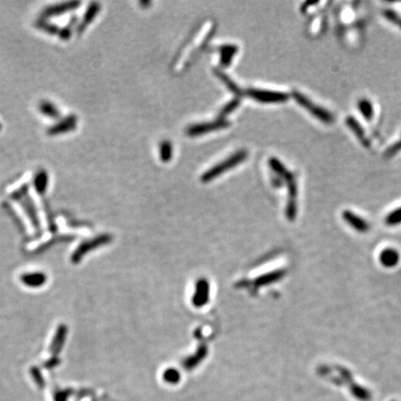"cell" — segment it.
Wrapping results in <instances>:
<instances>
[{
  "label": "cell",
  "instance_id": "6da1fadb",
  "mask_svg": "<svg viewBox=\"0 0 401 401\" xmlns=\"http://www.w3.org/2000/svg\"><path fill=\"white\" fill-rule=\"evenodd\" d=\"M293 98L297 100V103L302 106L306 110L308 111L314 117H316L319 121L324 124H333L335 122V116L330 111L326 110L323 107L319 106L313 102L311 99H308L307 96L300 93L298 91L293 92Z\"/></svg>",
  "mask_w": 401,
  "mask_h": 401
},
{
  "label": "cell",
  "instance_id": "7a4b0ae2",
  "mask_svg": "<svg viewBox=\"0 0 401 401\" xmlns=\"http://www.w3.org/2000/svg\"><path fill=\"white\" fill-rule=\"evenodd\" d=\"M346 124L347 127L355 135V137L358 139V141L361 143L362 146L366 148H369L371 146V141L366 135L365 129L363 128L361 124L357 121L354 116H347L346 118Z\"/></svg>",
  "mask_w": 401,
  "mask_h": 401
},
{
  "label": "cell",
  "instance_id": "3957f363",
  "mask_svg": "<svg viewBox=\"0 0 401 401\" xmlns=\"http://www.w3.org/2000/svg\"><path fill=\"white\" fill-rule=\"evenodd\" d=\"M252 97L264 102H284L289 96L283 92L278 91H251Z\"/></svg>",
  "mask_w": 401,
  "mask_h": 401
},
{
  "label": "cell",
  "instance_id": "277c9868",
  "mask_svg": "<svg viewBox=\"0 0 401 401\" xmlns=\"http://www.w3.org/2000/svg\"><path fill=\"white\" fill-rule=\"evenodd\" d=\"M79 5H80V2L71 1V2H63L61 4L50 6V7H48L47 9H45L43 12H42V16H43V18L57 16V15L61 14V13H64V12H67V11L77 9Z\"/></svg>",
  "mask_w": 401,
  "mask_h": 401
},
{
  "label": "cell",
  "instance_id": "5b68a950",
  "mask_svg": "<svg viewBox=\"0 0 401 401\" xmlns=\"http://www.w3.org/2000/svg\"><path fill=\"white\" fill-rule=\"evenodd\" d=\"M77 126V117L75 116H70L64 118L63 120L58 122L53 127H50L48 130L50 135H58L61 133L69 132L76 128Z\"/></svg>",
  "mask_w": 401,
  "mask_h": 401
},
{
  "label": "cell",
  "instance_id": "8992f818",
  "mask_svg": "<svg viewBox=\"0 0 401 401\" xmlns=\"http://www.w3.org/2000/svg\"><path fill=\"white\" fill-rule=\"evenodd\" d=\"M243 158H244V154H237V155L233 156V157L231 158V159L226 161L225 163H224L223 165H217L216 167H214V168H213L212 170L209 171L208 173H207L205 176H203V178H204V179H206V180L211 179L213 176L218 175V174L221 173L222 171L225 170V169H227V168L231 167V166H233L234 165H236L238 162L242 161Z\"/></svg>",
  "mask_w": 401,
  "mask_h": 401
},
{
  "label": "cell",
  "instance_id": "52a82bcc",
  "mask_svg": "<svg viewBox=\"0 0 401 401\" xmlns=\"http://www.w3.org/2000/svg\"><path fill=\"white\" fill-rule=\"evenodd\" d=\"M357 109L365 120L371 121L374 118V105L368 99H361L360 100H358Z\"/></svg>",
  "mask_w": 401,
  "mask_h": 401
},
{
  "label": "cell",
  "instance_id": "ba28073f",
  "mask_svg": "<svg viewBox=\"0 0 401 401\" xmlns=\"http://www.w3.org/2000/svg\"><path fill=\"white\" fill-rule=\"evenodd\" d=\"M99 11V5L98 3H92L90 7H88V11H86V13H85L83 22L79 24V26L77 28V32L78 33H82L84 29L87 27L88 23H90V22L93 20L95 16H96V13H98Z\"/></svg>",
  "mask_w": 401,
  "mask_h": 401
},
{
  "label": "cell",
  "instance_id": "9c48e42d",
  "mask_svg": "<svg viewBox=\"0 0 401 401\" xmlns=\"http://www.w3.org/2000/svg\"><path fill=\"white\" fill-rule=\"evenodd\" d=\"M39 109L43 115L50 116L52 118H58L59 116H61L60 112L57 109L55 105L51 103L50 101H42L39 105Z\"/></svg>",
  "mask_w": 401,
  "mask_h": 401
},
{
  "label": "cell",
  "instance_id": "30bf717a",
  "mask_svg": "<svg viewBox=\"0 0 401 401\" xmlns=\"http://www.w3.org/2000/svg\"><path fill=\"white\" fill-rule=\"evenodd\" d=\"M22 280L25 284L29 286H40L44 283L46 277L43 274H28L22 278Z\"/></svg>",
  "mask_w": 401,
  "mask_h": 401
},
{
  "label": "cell",
  "instance_id": "8fae6325",
  "mask_svg": "<svg viewBox=\"0 0 401 401\" xmlns=\"http://www.w3.org/2000/svg\"><path fill=\"white\" fill-rule=\"evenodd\" d=\"M383 16L385 17L387 21H389L391 23L395 24L396 26L401 29V16L393 10H385L383 11Z\"/></svg>",
  "mask_w": 401,
  "mask_h": 401
},
{
  "label": "cell",
  "instance_id": "7c38bea8",
  "mask_svg": "<svg viewBox=\"0 0 401 401\" xmlns=\"http://www.w3.org/2000/svg\"><path fill=\"white\" fill-rule=\"evenodd\" d=\"M47 183H48L47 173L44 172V171L39 172V174L35 176V179H34V185H35L37 190L40 193L44 192L46 188H47Z\"/></svg>",
  "mask_w": 401,
  "mask_h": 401
},
{
  "label": "cell",
  "instance_id": "4fadbf2b",
  "mask_svg": "<svg viewBox=\"0 0 401 401\" xmlns=\"http://www.w3.org/2000/svg\"><path fill=\"white\" fill-rule=\"evenodd\" d=\"M344 217H345L350 224H352V225L355 226V227H357V228H364V229H365L366 223H365L360 217H358L357 215L353 214L351 212L346 211V212L344 213Z\"/></svg>",
  "mask_w": 401,
  "mask_h": 401
},
{
  "label": "cell",
  "instance_id": "5bb4252c",
  "mask_svg": "<svg viewBox=\"0 0 401 401\" xmlns=\"http://www.w3.org/2000/svg\"><path fill=\"white\" fill-rule=\"evenodd\" d=\"M164 379L169 384H176L180 380V375L176 370H168L165 372Z\"/></svg>",
  "mask_w": 401,
  "mask_h": 401
},
{
  "label": "cell",
  "instance_id": "9a60e30c",
  "mask_svg": "<svg viewBox=\"0 0 401 401\" xmlns=\"http://www.w3.org/2000/svg\"><path fill=\"white\" fill-rule=\"evenodd\" d=\"M38 26H39L40 29L44 30V31L48 32V33H52V34H56V33H60V30H61V29H59V28L57 27L55 24H51V23L46 22L45 21L39 22Z\"/></svg>",
  "mask_w": 401,
  "mask_h": 401
},
{
  "label": "cell",
  "instance_id": "2e32d148",
  "mask_svg": "<svg viewBox=\"0 0 401 401\" xmlns=\"http://www.w3.org/2000/svg\"><path fill=\"white\" fill-rule=\"evenodd\" d=\"M401 151V138L397 141V142L393 144L389 148L385 151V158H391L396 154H398Z\"/></svg>",
  "mask_w": 401,
  "mask_h": 401
},
{
  "label": "cell",
  "instance_id": "e0dca14e",
  "mask_svg": "<svg viewBox=\"0 0 401 401\" xmlns=\"http://www.w3.org/2000/svg\"><path fill=\"white\" fill-rule=\"evenodd\" d=\"M401 221V207L393 211L388 216H387V222L390 224H396L397 222Z\"/></svg>",
  "mask_w": 401,
  "mask_h": 401
}]
</instances>
